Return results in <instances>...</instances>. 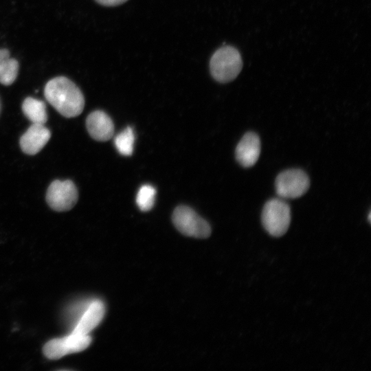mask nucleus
I'll return each mask as SVG.
<instances>
[{"instance_id":"obj_9","label":"nucleus","mask_w":371,"mask_h":371,"mask_svg":"<svg viewBox=\"0 0 371 371\" xmlns=\"http://www.w3.org/2000/svg\"><path fill=\"white\" fill-rule=\"evenodd\" d=\"M86 126L90 136L100 142L112 138L114 125L111 117L104 111H95L87 117Z\"/></svg>"},{"instance_id":"obj_10","label":"nucleus","mask_w":371,"mask_h":371,"mask_svg":"<svg viewBox=\"0 0 371 371\" xmlns=\"http://www.w3.org/2000/svg\"><path fill=\"white\" fill-rule=\"evenodd\" d=\"M105 313L104 303L98 300L91 301L71 333L89 335L102 321Z\"/></svg>"},{"instance_id":"obj_1","label":"nucleus","mask_w":371,"mask_h":371,"mask_svg":"<svg viewBox=\"0 0 371 371\" xmlns=\"http://www.w3.org/2000/svg\"><path fill=\"white\" fill-rule=\"evenodd\" d=\"M44 95L47 102L64 117H76L83 111L85 99L82 93L66 77L58 76L48 81Z\"/></svg>"},{"instance_id":"obj_15","label":"nucleus","mask_w":371,"mask_h":371,"mask_svg":"<svg viewBox=\"0 0 371 371\" xmlns=\"http://www.w3.org/2000/svg\"><path fill=\"white\" fill-rule=\"evenodd\" d=\"M156 190L148 184L143 185L139 189L137 196L136 203L140 210L147 212L151 210L155 201Z\"/></svg>"},{"instance_id":"obj_8","label":"nucleus","mask_w":371,"mask_h":371,"mask_svg":"<svg viewBox=\"0 0 371 371\" xmlns=\"http://www.w3.org/2000/svg\"><path fill=\"white\" fill-rule=\"evenodd\" d=\"M50 137L51 133L44 124H32L21 137V148L25 154L35 155L45 146Z\"/></svg>"},{"instance_id":"obj_7","label":"nucleus","mask_w":371,"mask_h":371,"mask_svg":"<svg viewBox=\"0 0 371 371\" xmlns=\"http://www.w3.org/2000/svg\"><path fill=\"white\" fill-rule=\"evenodd\" d=\"M260 153V142L257 134L248 132L243 135L236 148V158L245 168L253 166Z\"/></svg>"},{"instance_id":"obj_2","label":"nucleus","mask_w":371,"mask_h":371,"mask_svg":"<svg viewBox=\"0 0 371 371\" xmlns=\"http://www.w3.org/2000/svg\"><path fill=\"white\" fill-rule=\"evenodd\" d=\"M242 68L243 60L239 51L230 45H224L218 49L210 61L211 75L221 83L234 80Z\"/></svg>"},{"instance_id":"obj_14","label":"nucleus","mask_w":371,"mask_h":371,"mask_svg":"<svg viewBox=\"0 0 371 371\" xmlns=\"http://www.w3.org/2000/svg\"><path fill=\"white\" fill-rule=\"evenodd\" d=\"M135 135L131 127L128 126L114 138L117 150L122 155L130 156L133 152Z\"/></svg>"},{"instance_id":"obj_3","label":"nucleus","mask_w":371,"mask_h":371,"mask_svg":"<svg viewBox=\"0 0 371 371\" xmlns=\"http://www.w3.org/2000/svg\"><path fill=\"white\" fill-rule=\"evenodd\" d=\"M261 219L263 227L270 235L282 236L290 225V207L281 199H272L264 205Z\"/></svg>"},{"instance_id":"obj_13","label":"nucleus","mask_w":371,"mask_h":371,"mask_svg":"<svg viewBox=\"0 0 371 371\" xmlns=\"http://www.w3.org/2000/svg\"><path fill=\"white\" fill-rule=\"evenodd\" d=\"M43 351L45 356L49 359H58L71 353L66 336L49 341L45 344Z\"/></svg>"},{"instance_id":"obj_16","label":"nucleus","mask_w":371,"mask_h":371,"mask_svg":"<svg viewBox=\"0 0 371 371\" xmlns=\"http://www.w3.org/2000/svg\"><path fill=\"white\" fill-rule=\"evenodd\" d=\"M99 4L104 6H116L124 3L128 0H95Z\"/></svg>"},{"instance_id":"obj_17","label":"nucleus","mask_w":371,"mask_h":371,"mask_svg":"<svg viewBox=\"0 0 371 371\" xmlns=\"http://www.w3.org/2000/svg\"><path fill=\"white\" fill-rule=\"evenodd\" d=\"M368 221L370 222V219H371V213L370 212L369 214H368Z\"/></svg>"},{"instance_id":"obj_11","label":"nucleus","mask_w":371,"mask_h":371,"mask_svg":"<svg viewBox=\"0 0 371 371\" xmlns=\"http://www.w3.org/2000/svg\"><path fill=\"white\" fill-rule=\"evenodd\" d=\"M19 63L10 56L6 49H0V82L4 85L12 84L16 78Z\"/></svg>"},{"instance_id":"obj_5","label":"nucleus","mask_w":371,"mask_h":371,"mask_svg":"<svg viewBox=\"0 0 371 371\" xmlns=\"http://www.w3.org/2000/svg\"><path fill=\"white\" fill-rule=\"evenodd\" d=\"M276 190L280 197L296 199L306 192L310 186L308 175L300 169H289L280 173L276 179Z\"/></svg>"},{"instance_id":"obj_12","label":"nucleus","mask_w":371,"mask_h":371,"mask_svg":"<svg viewBox=\"0 0 371 371\" xmlns=\"http://www.w3.org/2000/svg\"><path fill=\"white\" fill-rule=\"evenodd\" d=\"M22 110L32 124H44L47 121L46 106L41 100L28 97L23 102Z\"/></svg>"},{"instance_id":"obj_4","label":"nucleus","mask_w":371,"mask_h":371,"mask_svg":"<svg viewBox=\"0 0 371 371\" xmlns=\"http://www.w3.org/2000/svg\"><path fill=\"white\" fill-rule=\"evenodd\" d=\"M172 222L181 234L188 236L205 238L211 234L208 223L192 208L186 205L175 208L172 214Z\"/></svg>"},{"instance_id":"obj_6","label":"nucleus","mask_w":371,"mask_h":371,"mask_svg":"<svg viewBox=\"0 0 371 371\" xmlns=\"http://www.w3.org/2000/svg\"><path fill=\"white\" fill-rule=\"evenodd\" d=\"M78 190L70 180L54 181L49 186L46 200L52 209L57 212L71 210L77 203Z\"/></svg>"}]
</instances>
